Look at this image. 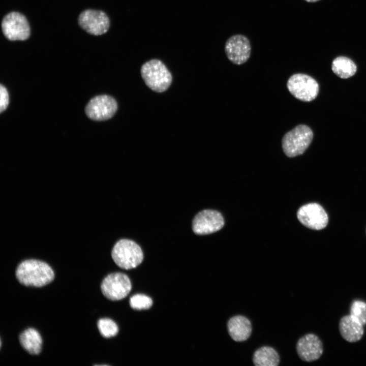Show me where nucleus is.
Masks as SVG:
<instances>
[{
  "instance_id": "nucleus-1",
  "label": "nucleus",
  "mask_w": 366,
  "mask_h": 366,
  "mask_svg": "<svg viewBox=\"0 0 366 366\" xmlns=\"http://www.w3.org/2000/svg\"><path fill=\"white\" fill-rule=\"evenodd\" d=\"M15 274L19 282L27 287H42L54 278V272L49 264L33 259L21 262L16 268Z\"/></svg>"
},
{
  "instance_id": "nucleus-2",
  "label": "nucleus",
  "mask_w": 366,
  "mask_h": 366,
  "mask_svg": "<svg viewBox=\"0 0 366 366\" xmlns=\"http://www.w3.org/2000/svg\"><path fill=\"white\" fill-rule=\"evenodd\" d=\"M142 77L146 85L153 91H166L172 82V75L160 60L154 59L146 62L141 68Z\"/></svg>"
},
{
  "instance_id": "nucleus-3",
  "label": "nucleus",
  "mask_w": 366,
  "mask_h": 366,
  "mask_svg": "<svg viewBox=\"0 0 366 366\" xmlns=\"http://www.w3.org/2000/svg\"><path fill=\"white\" fill-rule=\"evenodd\" d=\"M111 257L118 266L125 269L136 267L143 259L140 246L127 239H120L115 243L111 251Z\"/></svg>"
},
{
  "instance_id": "nucleus-4",
  "label": "nucleus",
  "mask_w": 366,
  "mask_h": 366,
  "mask_svg": "<svg viewBox=\"0 0 366 366\" xmlns=\"http://www.w3.org/2000/svg\"><path fill=\"white\" fill-rule=\"evenodd\" d=\"M313 138V133L310 128L304 125H298L283 136V151L290 158L300 155L308 148Z\"/></svg>"
},
{
  "instance_id": "nucleus-5",
  "label": "nucleus",
  "mask_w": 366,
  "mask_h": 366,
  "mask_svg": "<svg viewBox=\"0 0 366 366\" xmlns=\"http://www.w3.org/2000/svg\"><path fill=\"white\" fill-rule=\"evenodd\" d=\"M287 86L289 92L296 99L304 102L314 100L319 92V85L312 77L298 73L288 79Z\"/></svg>"
},
{
  "instance_id": "nucleus-6",
  "label": "nucleus",
  "mask_w": 366,
  "mask_h": 366,
  "mask_svg": "<svg viewBox=\"0 0 366 366\" xmlns=\"http://www.w3.org/2000/svg\"><path fill=\"white\" fill-rule=\"evenodd\" d=\"M1 27L5 37L10 41H24L30 33L26 17L18 12H11L2 19Z\"/></svg>"
},
{
  "instance_id": "nucleus-7",
  "label": "nucleus",
  "mask_w": 366,
  "mask_h": 366,
  "mask_svg": "<svg viewBox=\"0 0 366 366\" xmlns=\"http://www.w3.org/2000/svg\"><path fill=\"white\" fill-rule=\"evenodd\" d=\"M128 277L121 272L112 273L102 281L101 289L103 294L111 300H119L126 297L131 290Z\"/></svg>"
},
{
  "instance_id": "nucleus-8",
  "label": "nucleus",
  "mask_w": 366,
  "mask_h": 366,
  "mask_svg": "<svg viewBox=\"0 0 366 366\" xmlns=\"http://www.w3.org/2000/svg\"><path fill=\"white\" fill-rule=\"evenodd\" d=\"M117 110L116 100L110 96L103 95L92 98L87 104L85 111L90 119L103 121L113 117Z\"/></svg>"
},
{
  "instance_id": "nucleus-9",
  "label": "nucleus",
  "mask_w": 366,
  "mask_h": 366,
  "mask_svg": "<svg viewBox=\"0 0 366 366\" xmlns=\"http://www.w3.org/2000/svg\"><path fill=\"white\" fill-rule=\"evenodd\" d=\"M79 26L87 33L99 36L106 33L110 26V20L106 14L101 10L87 9L78 16Z\"/></svg>"
},
{
  "instance_id": "nucleus-10",
  "label": "nucleus",
  "mask_w": 366,
  "mask_h": 366,
  "mask_svg": "<svg viewBox=\"0 0 366 366\" xmlns=\"http://www.w3.org/2000/svg\"><path fill=\"white\" fill-rule=\"evenodd\" d=\"M297 217L304 226L316 230L325 228L328 222L325 210L317 203H310L301 206L297 212Z\"/></svg>"
},
{
  "instance_id": "nucleus-11",
  "label": "nucleus",
  "mask_w": 366,
  "mask_h": 366,
  "mask_svg": "<svg viewBox=\"0 0 366 366\" xmlns=\"http://www.w3.org/2000/svg\"><path fill=\"white\" fill-rule=\"evenodd\" d=\"M224 225V219L220 212L205 209L195 216L192 222V229L196 234L206 235L220 230Z\"/></svg>"
},
{
  "instance_id": "nucleus-12",
  "label": "nucleus",
  "mask_w": 366,
  "mask_h": 366,
  "mask_svg": "<svg viewBox=\"0 0 366 366\" xmlns=\"http://www.w3.org/2000/svg\"><path fill=\"white\" fill-rule=\"evenodd\" d=\"M225 51L230 62L236 65H241L246 63L250 56L251 44L246 36L235 35L226 41Z\"/></svg>"
},
{
  "instance_id": "nucleus-13",
  "label": "nucleus",
  "mask_w": 366,
  "mask_h": 366,
  "mask_svg": "<svg viewBox=\"0 0 366 366\" xmlns=\"http://www.w3.org/2000/svg\"><path fill=\"white\" fill-rule=\"evenodd\" d=\"M296 348L299 358L306 362L318 359L323 352L321 341L313 333H308L301 337L297 342Z\"/></svg>"
},
{
  "instance_id": "nucleus-14",
  "label": "nucleus",
  "mask_w": 366,
  "mask_h": 366,
  "mask_svg": "<svg viewBox=\"0 0 366 366\" xmlns=\"http://www.w3.org/2000/svg\"><path fill=\"white\" fill-rule=\"evenodd\" d=\"M227 331L231 339L236 342H243L250 337L252 327L246 316L237 315L231 317L227 323Z\"/></svg>"
},
{
  "instance_id": "nucleus-15",
  "label": "nucleus",
  "mask_w": 366,
  "mask_h": 366,
  "mask_svg": "<svg viewBox=\"0 0 366 366\" xmlns=\"http://www.w3.org/2000/svg\"><path fill=\"white\" fill-rule=\"evenodd\" d=\"M339 330L343 338L350 343L359 341L364 333L363 325L351 315L341 319Z\"/></svg>"
},
{
  "instance_id": "nucleus-16",
  "label": "nucleus",
  "mask_w": 366,
  "mask_h": 366,
  "mask_svg": "<svg viewBox=\"0 0 366 366\" xmlns=\"http://www.w3.org/2000/svg\"><path fill=\"white\" fill-rule=\"evenodd\" d=\"M252 360L256 366H277L280 361L277 351L268 346L257 349L253 354Z\"/></svg>"
},
{
  "instance_id": "nucleus-17",
  "label": "nucleus",
  "mask_w": 366,
  "mask_h": 366,
  "mask_svg": "<svg viewBox=\"0 0 366 366\" xmlns=\"http://www.w3.org/2000/svg\"><path fill=\"white\" fill-rule=\"evenodd\" d=\"M19 339L22 347L29 354L38 355L41 352L42 340L36 329H26L20 334Z\"/></svg>"
},
{
  "instance_id": "nucleus-18",
  "label": "nucleus",
  "mask_w": 366,
  "mask_h": 366,
  "mask_svg": "<svg viewBox=\"0 0 366 366\" xmlns=\"http://www.w3.org/2000/svg\"><path fill=\"white\" fill-rule=\"evenodd\" d=\"M331 69L333 72L341 78L346 79L353 76L357 67L355 63L349 58L339 56L332 62Z\"/></svg>"
},
{
  "instance_id": "nucleus-19",
  "label": "nucleus",
  "mask_w": 366,
  "mask_h": 366,
  "mask_svg": "<svg viewBox=\"0 0 366 366\" xmlns=\"http://www.w3.org/2000/svg\"><path fill=\"white\" fill-rule=\"evenodd\" d=\"M97 326L102 336L106 338L116 336L118 331L117 324L110 319L102 318L99 319Z\"/></svg>"
},
{
  "instance_id": "nucleus-20",
  "label": "nucleus",
  "mask_w": 366,
  "mask_h": 366,
  "mask_svg": "<svg viewBox=\"0 0 366 366\" xmlns=\"http://www.w3.org/2000/svg\"><path fill=\"white\" fill-rule=\"evenodd\" d=\"M350 315L363 325L366 324V302L360 300H354L350 306Z\"/></svg>"
},
{
  "instance_id": "nucleus-21",
  "label": "nucleus",
  "mask_w": 366,
  "mask_h": 366,
  "mask_svg": "<svg viewBox=\"0 0 366 366\" xmlns=\"http://www.w3.org/2000/svg\"><path fill=\"white\" fill-rule=\"evenodd\" d=\"M131 307L135 310H146L149 309L152 304V299L148 296L138 294L133 295L130 299Z\"/></svg>"
},
{
  "instance_id": "nucleus-22",
  "label": "nucleus",
  "mask_w": 366,
  "mask_h": 366,
  "mask_svg": "<svg viewBox=\"0 0 366 366\" xmlns=\"http://www.w3.org/2000/svg\"><path fill=\"white\" fill-rule=\"evenodd\" d=\"M0 112H2L7 108L9 101L8 91L6 88L2 84H1L0 86Z\"/></svg>"
},
{
  "instance_id": "nucleus-23",
  "label": "nucleus",
  "mask_w": 366,
  "mask_h": 366,
  "mask_svg": "<svg viewBox=\"0 0 366 366\" xmlns=\"http://www.w3.org/2000/svg\"><path fill=\"white\" fill-rule=\"evenodd\" d=\"M305 1L307 2L313 3V2H317L319 0H305Z\"/></svg>"
}]
</instances>
